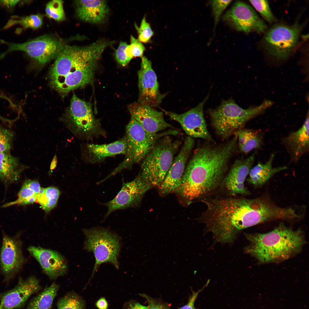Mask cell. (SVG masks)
Listing matches in <instances>:
<instances>
[{
	"mask_svg": "<svg viewBox=\"0 0 309 309\" xmlns=\"http://www.w3.org/2000/svg\"><path fill=\"white\" fill-rule=\"evenodd\" d=\"M204 141L194 150L175 191L189 203L217 192L238 149L235 135L219 144Z\"/></svg>",
	"mask_w": 309,
	"mask_h": 309,
	"instance_id": "cell-1",
	"label": "cell"
},
{
	"mask_svg": "<svg viewBox=\"0 0 309 309\" xmlns=\"http://www.w3.org/2000/svg\"><path fill=\"white\" fill-rule=\"evenodd\" d=\"M114 43L100 39L85 46L66 44L50 71L52 87L64 96L91 82L102 54Z\"/></svg>",
	"mask_w": 309,
	"mask_h": 309,
	"instance_id": "cell-2",
	"label": "cell"
},
{
	"mask_svg": "<svg viewBox=\"0 0 309 309\" xmlns=\"http://www.w3.org/2000/svg\"><path fill=\"white\" fill-rule=\"evenodd\" d=\"M245 235L250 243L245 252L263 263L288 259L300 252L305 243L302 231L282 223L267 233Z\"/></svg>",
	"mask_w": 309,
	"mask_h": 309,
	"instance_id": "cell-3",
	"label": "cell"
},
{
	"mask_svg": "<svg viewBox=\"0 0 309 309\" xmlns=\"http://www.w3.org/2000/svg\"><path fill=\"white\" fill-rule=\"evenodd\" d=\"M274 102L265 100L256 106L243 109L232 99L223 100L217 107L209 110L211 124L215 134L223 141L244 128L249 120L262 114Z\"/></svg>",
	"mask_w": 309,
	"mask_h": 309,
	"instance_id": "cell-4",
	"label": "cell"
},
{
	"mask_svg": "<svg viewBox=\"0 0 309 309\" xmlns=\"http://www.w3.org/2000/svg\"><path fill=\"white\" fill-rule=\"evenodd\" d=\"M127 149L123 161L103 179L105 181L123 170L142 162L157 141L167 135L174 136L175 131L169 129L154 135L146 132L139 123L131 117L126 127Z\"/></svg>",
	"mask_w": 309,
	"mask_h": 309,
	"instance_id": "cell-5",
	"label": "cell"
},
{
	"mask_svg": "<svg viewBox=\"0 0 309 309\" xmlns=\"http://www.w3.org/2000/svg\"><path fill=\"white\" fill-rule=\"evenodd\" d=\"M171 136L159 139L142 161L140 174L152 187H159L169 169L174 156L182 144Z\"/></svg>",
	"mask_w": 309,
	"mask_h": 309,
	"instance_id": "cell-6",
	"label": "cell"
},
{
	"mask_svg": "<svg viewBox=\"0 0 309 309\" xmlns=\"http://www.w3.org/2000/svg\"><path fill=\"white\" fill-rule=\"evenodd\" d=\"M82 231L86 238L84 249L93 253L95 258L91 278L99 266L104 263H109L118 269L121 247L119 236L109 229L101 227L84 229Z\"/></svg>",
	"mask_w": 309,
	"mask_h": 309,
	"instance_id": "cell-7",
	"label": "cell"
},
{
	"mask_svg": "<svg viewBox=\"0 0 309 309\" xmlns=\"http://www.w3.org/2000/svg\"><path fill=\"white\" fill-rule=\"evenodd\" d=\"M62 121L74 135L87 140L105 135L99 121L94 117L90 104L73 94Z\"/></svg>",
	"mask_w": 309,
	"mask_h": 309,
	"instance_id": "cell-8",
	"label": "cell"
},
{
	"mask_svg": "<svg viewBox=\"0 0 309 309\" xmlns=\"http://www.w3.org/2000/svg\"><path fill=\"white\" fill-rule=\"evenodd\" d=\"M302 25L277 24L266 32L262 44L268 54L280 60L287 59L298 43Z\"/></svg>",
	"mask_w": 309,
	"mask_h": 309,
	"instance_id": "cell-9",
	"label": "cell"
},
{
	"mask_svg": "<svg viewBox=\"0 0 309 309\" xmlns=\"http://www.w3.org/2000/svg\"><path fill=\"white\" fill-rule=\"evenodd\" d=\"M0 42L8 46L7 50L0 55V59L11 52L21 51L41 66L55 59L66 45L61 39L48 35L22 43L8 42L1 39Z\"/></svg>",
	"mask_w": 309,
	"mask_h": 309,
	"instance_id": "cell-10",
	"label": "cell"
},
{
	"mask_svg": "<svg viewBox=\"0 0 309 309\" xmlns=\"http://www.w3.org/2000/svg\"><path fill=\"white\" fill-rule=\"evenodd\" d=\"M223 22L235 30L248 34L252 32L264 33L268 26L253 8L239 1L235 3L222 16Z\"/></svg>",
	"mask_w": 309,
	"mask_h": 309,
	"instance_id": "cell-11",
	"label": "cell"
},
{
	"mask_svg": "<svg viewBox=\"0 0 309 309\" xmlns=\"http://www.w3.org/2000/svg\"><path fill=\"white\" fill-rule=\"evenodd\" d=\"M209 96L208 94L196 106L183 113L165 110L164 112L171 119L177 122L188 136L215 142L208 130L203 113L204 106Z\"/></svg>",
	"mask_w": 309,
	"mask_h": 309,
	"instance_id": "cell-12",
	"label": "cell"
},
{
	"mask_svg": "<svg viewBox=\"0 0 309 309\" xmlns=\"http://www.w3.org/2000/svg\"><path fill=\"white\" fill-rule=\"evenodd\" d=\"M152 187L140 173L132 181L123 182L120 190L116 196L109 201L102 204L108 209L104 219L116 210L137 206L144 194Z\"/></svg>",
	"mask_w": 309,
	"mask_h": 309,
	"instance_id": "cell-13",
	"label": "cell"
},
{
	"mask_svg": "<svg viewBox=\"0 0 309 309\" xmlns=\"http://www.w3.org/2000/svg\"><path fill=\"white\" fill-rule=\"evenodd\" d=\"M138 74L139 90L138 102L154 108L158 107L165 94L160 93L157 75L151 62L145 56L141 57V67Z\"/></svg>",
	"mask_w": 309,
	"mask_h": 309,
	"instance_id": "cell-14",
	"label": "cell"
},
{
	"mask_svg": "<svg viewBox=\"0 0 309 309\" xmlns=\"http://www.w3.org/2000/svg\"><path fill=\"white\" fill-rule=\"evenodd\" d=\"M19 235L11 237L4 234L0 252L1 271L4 282H9L21 270L25 259Z\"/></svg>",
	"mask_w": 309,
	"mask_h": 309,
	"instance_id": "cell-15",
	"label": "cell"
},
{
	"mask_svg": "<svg viewBox=\"0 0 309 309\" xmlns=\"http://www.w3.org/2000/svg\"><path fill=\"white\" fill-rule=\"evenodd\" d=\"M254 160V154L246 158L235 160L230 167L218 190H221L227 195H249L250 192L245 187L244 183Z\"/></svg>",
	"mask_w": 309,
	"mask_h": 309,
	"instance_id": "cell-16",
	"label": "cell"
},
{
	"mask_svg": "<svg viewBox=\"0 0 309 309\" xmlns=\"http://www.w3.org/2000/svg\"><path fill=\"white\" fill-rule=\"evenodd\" d=\"M194 138L186 136L179 153L163 181L158 187L161 195H165L175 191L180 186L187 161L195 145Z\"/></svg>",
	"mask_w": 309,
	"mask_h": 309,
	"instance_id": "cell-17",
	"label": "cell"
},
{
	"mask_svg": "<svg viewBox=\"0 0 309 309\" xmlns=\"http://www.w3.org/2000/svg\"><path fill=\"white\" fill-rule=\"evenodd\" d=\"M39 280L34 276L20 279L13 288L0 294V309L23 307L29 297L41 289Z\"/></svg>",
	"mask_w": 309,
	"mask_h": 309,
	"instance_id": "cell-18",
	"label": "cell"
},
{
	"mask_svg": "<svg viewBox=\"0 0 309 309\" xmlns=\"http://www.w3.org/2000/svg\"><path fill=\"white\" fill-rule=\"evenodd\" d=\"M131 117L134 118L148 133L154 135L168 128L175 129L165 120L163 112L137 102L128 106Z\"/></svg>",
	"mask_w": 309,
	"mask_h": 309,
	"instance_id": "cell-19",
	"label": "cell"
},
{
	"mask_svg": "<svg viewBox=\"0 0 309 309\" xmlns=\"http://www.w3.org/2000/svg\"><path fill=\"white\" fill-rule=\"evenodd\" d=\"M27 249L38 262L43 272L50 279H56L66 273L68 270L66 260L58 252L33 246H29Z\"/></svg>",
	"mask_w": 309,
	"mask_h": 309,
	"instance_id": "cell-20",
	"label": "cell"
},
{
	"mask_svg": "<svg viewBox=\"0 0 309 309\" xmlns=\"http://www.w3.org/2000/svg\"><path fill=\"white\" fill-rule=\"evenodd\" d=\"M308 111L302 126L282 140V143L290 156L292 162H298L309 150V118Z\"/></svg>",
	"mask_w": 309,
	"mask_h": 309,
	"instance_id": "cell-21",
	"label": "cell"
},
{
	"mask_svg": "<svg viewBox=\"0 0 309 309\" xmlns=\"http://www.w3.org/2000/svg\"><path fill=\"white\" fill-rule=\"evenodd\" d=\"M74 3L77 16L84 22L101 23L105 20L109 13V8L105 0H77Z\"/></svg>",
	"mask_w": 309,
	"mask_h": 309,
	"instance_id": "cell-22",
	"label": "cell"
},
{
	"mask_svg": "<svg viewBox=\"0 0 309 309\" xmlns=\"http://www.w3.org/2000/svg\"><path fill=\"white\" fill-rule=\"evenodd\" d=\"M89 161L92 163L101 162L107 157L118 154H125L127 149L126 138L111 143L87 145Z\"/></svg>",
	"mask_w": 309,
	"mask_h": 309,
	"instance_id": "cell-23",
	"label": "cell"
},
{
	"mask_svg": "<svg viewBox=\"0 0 309 309\" xmlns=\"http://www.w3.org/2000/svg\"><path fill=\"white\" fill-rule=\"evenodd\" d=\"M25 167L10 152H0V180L5 184L17 181Z\"/></svg>",
	"mask_w": 309,
	"mask_h": 309,
	"instance_id": "cell-24",
	"label": "cell"
},
{
	"mask_svg": "<svg viewBox=\"0 0 309 309\" xmlns=\"http://www.w3.org/2000/svg\"><path fill=\"white\" fill-rule=\"evenodd\" d=\"M274 157V154H272L265 163H258L252 167L247 179L249 183L256 186L262 185L274 175L287 169L286 166L273 167L272 163Z\"/></svg>",
	"mask_w": 309,
	"mask_h": 309,
	"instance_id": "cell-25",
	"label": "cell"
},
{
	"mask_svg": "<svg viewBox=\"0 0 309 309\" xmlns=\"http://www.w3.org/2000/svg\"><path fill=\"white\" fill-rule=\"evenodd\" d=\"M237 137L238 148L242 153L247 154L255 149L261 147L263 137L258 131L243 128L235 134Z\"/></svg>",
	"mask_w": 309,
	"mask_h": 309,
	"instance_id": "cell-26",
	"label": "cell"
},
{
	"mask_svg": "<svg viewBox=\"0 0 309 309\" xmlns=\"http://www.w3.org/2000/svg\"><path fill=\"white\" fill-rule=\"evenodd\" d=\"M59 286L54 282L29 301L26 309H50Z\"/></svg>",
	"mask_w": 309,
	"mask_h": 309,
	"instance_id": "cell-27",
	"label": "cell"
},
{
	"mask_svg": "<svg viewBox=\"0 0 309 309\" xmlns=\"http://www.w3.org/2000/svg\"><path fill=\"white\" fill-rule=\"evenodd\" d=\"M60 194V191L55 187L41 188L37 196V201L42 209L47 213L56 206Z\"/></svg>",
	"mask_w": 309,
	"mask_h": 309,
	"instance_id": "cell-28",
	"label": "cell"
},
{
	"mask_svg": "<svg viewBox=\"0 0 309 309\" xmlns=\"http://www.w3.org/2000/svg\"><path fill=\"white\" fill-rule=\"evenodd\" d=\"M9 19L3 29H7L13 25L19 24L25 28L37 29L41 27L43 23V17L40 14L31 15L24 17L13 16Z\"/></svg>",
	"mask_w": 309,
	"mask_h": 309,
	"instance_id": "cell-29",
	"label": "cell"
},
{
	"mask_svg": "<svg viewBox=\"0 0 309 309\" xmlns=\"http://www.w3.org/2000/svg\"><path fill=\"white\" fill-rule=\"evenodd\" d=\"M38 194L24 183L19 192L17 199L13 201L3 205L2 207L33 203L37 201Z\"/></svg>",
	"mask_w": 309,
	"mask_h": 309,
	"instance_id": "cell-30",
	"label": "cell"
},
{
	"mask_svg": "<svg viewBox=\"0 0 309 309\" xmlns=\"http://www.w3.org/2000/svg\"><path fill=\"white\" fill-rule=\"evenodd\" d=\"M85 302L76 293H68L60 298L57 302L58 309H84Z\"/></svg>",
	"mask_w": 309,
	"mask_h": 309,
	"instance_id": "cell-31",
	"label": "cell"
},
{
	"mask_svg": "<svg viewBox=\"0 0 309 309\" xmlns=\"http://www.w3.org/2000/svg\"><path fill=\"white\" fill-rule=\"evenodd\" d=\"M63 3L61 0H53L48 2L45 9L46 16L58 22L64 20L66 17Z\"/></svg>",
	"mask_w": 309,
	"mask_h": 309,
	"instance_id": "cell-32",
	"label": "cell"
},
{
	"mask_svg": "<svg viewBox=\"0 0 309 309\" xmlns=\"http://www.w3.org/2000/svg\"><path fill=\"white\" fill-rule=\"evenodd\" d=\"M249 1L263 18L270 23L276 22V19L267 0H249Z\"/></svg>",
	"mask_w": 309,
	"mask_h": 309,
	"instance_id": "cell-33",
	"label": "cell"
},
{
	"mask_svg": "<svg viewBox=\"0 0 309 309\" xmlns=\"http://www.w3.org/2000/svg\"><path fill=\"white\" fill-rule=\"evenodd\" d=\"M135 26L138 34V40L142 43L149 42L153 36L154 32L150 24L146 21L145 17L143 18L139 27L136 24Z\"/></svg>",
	"mask_w": 309,
	"mask_h": 309,
	"instance_id": "cell-34",
	"label": "cell"
},
{
	"mask_svg": "<svg viewBox=\"0 0 309 309\" xmlns=\"http://www.w3.org/2000/svg\"><path fill=\"white\" fill-rule=\"evenodd\" d=\"M13 138L11 130L0 125V152H10Z\"/></svg>",
	"mask_w": 309,
	"mask_h": 309,
	"instance_id": "cell-35",
	"label": "cell"
},
{
	"mask_svg": "<svg viewBox=\"0 0 309 309\" xmlns=\"http://www.w3.org/2000/svg\"><path fill=\"white\" fill-rule=\"evenodd\" d=\"M231 0H211V5L214 19L215 30L222 14L231 2Z\"/></svg>",
	"mask_w": 309,
	"mask_h": 309,
	"instance_id": "cell-36",
	"label": "cell"
},
{
	"mask_svg": "<svg viewBox=\"0 0 309 309\" xmlns=\"http://www.w3.org/2000/svg\"><path fill=\"white\" fill-rule=\"evenodd\" d=\"M145 47L142 43L133 36L130 37V43L126 48V53L132 59L135 57L143 56Z\"/></svg>",
	"mask_w": 309,
	"mask_h": 309,
	"instance_id": "cell-37",
	"label": "cell"
},
{
	"mask_svg": "<svg viewBox=\"0 0 309 309\" xmlns=\"http://www.w3.org/2000/svg\"><path fill=\"white\" fill-rule=\"evenodd\" d=\"M128 45L126 42L121 41L115 52V58L117 62L123 66L127 65L132 59L126 53Z\"/></svg>",
	"mask_w": 309,
	"mask_h": 309,
	"instance_id": "cell-38",
	"label": "cell"
},
{
	"mask_svg": "<svg viewBox=\"0 0 309 309\" xmlns=\"http://www.w3.org/2000/svg\"><path fill=\"white\" fill-rule=\"evenodd\" d=\"M140 295L147 301L148 309H169L167 306L162 303L145 294H140Z\"/></svg>",
	"mask_w": 309,
	"mask_h": 309,
	"instance_id": "cell-39",
	"label": "cell"
},
{
	"mask_svg": "<svg viewBox=\"0 0 309 309\" xmlns=\"http://www.w3.org/2000/svg\"><path fill=\"white\" fill-rule=\"evenodd\" d=\"M209 282V281L208 282L205 286L197 291L194 292L193 291L192 294L189 298L187 304L180 308L179 309H196L194 306V304L198 294L207 286Z\"/></svg>",
	"mask_w": 309,
	"mask_h": 309,
	"instance_id": "cell-40",
	"label": "cell"
},
{
	"mask_svg": "<svg viewBox=\"0 0 309 309\" xmlns=\"http://www.w3.org/2000/svg\"><path fill=\"white\" fill-rule=\"evenodd\" d=\"M96 305L99 309H107L108 307V304L106 300L103 297L98 300Z\"/></svg>",
	"mask_w": 309,
	"mask_h": 309,
	"instance_id": "cell-41",
	"label": "cell"
},
{
	"mask_svg": "<svg viewBox=\"0 0 309 309\" xmlns=\"http://www.w3.org/2000/svg\"><path fill=\"white\" fill-rule=\"evenodd\" d=\"M20 1V0H0V3L7 7L11 8L15 6Z\"/></svg>",
	"mask_w": 309,
	"mask_h": 309,
	"instance_id": "cell-42",
	"label": "cell"
},
{
	"mask_svg": "<svg viewBox=\"0 0 309 309\" xmlns=\"http://www.w3.org/2000/svg\"><path fill=\"white\" fill-rule=\"evenodd\" d=\"M128 309H148L147 306L142 305L137 302H133L130 304Z\"/></svg>",
	"mask_w": 309,
	"mask_h": 309,
	"instance_id": "cell-43",
	"label": "cell"
},
{
	"mask_svg": "<svg viewBox=\"0 0 309 309\" xmlns=\"http://www.w3.org/2000/svg\"><path fill=\"white\" fill-rule=\"evenodd\" d=\"M57 157L56 155H55L51 162L50 165V169L53 170L56 167L57 163Z\"/></svg>",
	"mask_w": 309,
	"mask_h": 309,
	"instance_id": "cell-44",
	"label": "cell"
}]
</instances>
